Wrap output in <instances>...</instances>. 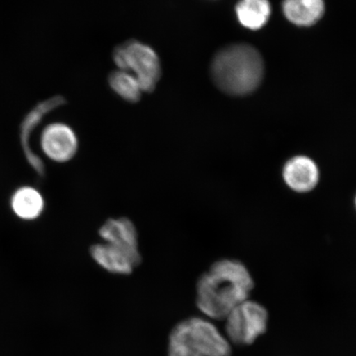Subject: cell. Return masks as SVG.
Returning a JSON list of instances; mask_svg holds the SVG:
<instances>
[{"mask_svg": "<svg viewBox=\"0 0 356 356\" xmlns=\"http://www.w3.org/2000/svg\"><path fill=\"white\" fill-rule=\"evenodd\" d=\"M253 287L252 275L241 261L221 259L199 277L195 302L207 317L225 320L236 306L249 299Z\"/></svg>", "mask_w": 356, "mask_h": 356, "instance_id": "1", "label": "cell"}, {"mask_svg": "<svg viewBox=\"0 0 356 356\" xmlns=\"http://www.w3.org/2000/svg\"><path fill=\"white\" fill-rule=\"evenodd\" d=\"M211 77L227 95H248L260 86L264 74V60L250 44L238 43L221 49L213 58Z\"/></svg>", "mask_w": 356, "mask_h": 356, "instance_id": "2", "label": "cell"}, {"mask_svg": "<svg viewBox=\"0 0 356 356\" xmlns=\"http://www.w3.org/2000/svg\"><path fill=\"white\" fill-rule=\"evenodd\" d=\"M228 338L215 325L203 318H190L172 329L168 356H230Z\"/></svg>", "mask_w": 356, "mask_h": 356, "instance_id": "3", "label": "cell"}, {"mask_svg": "<svg viewBox=\"0 0 356 356\" xmlns=\"http://www.w3.org/2000/svg\"><path fill=\"white\" fill-rule=\"evenodd\" d=\"M113 60L119 70L135 76L143 92L154 90L162 71L159 58L152 48L131 40L115 49Z\"/></svg>", "mask_w": 356, "mask_h": 356, "instance_id": "4", "label": "cell"}, {"mask_svg": "<svg viewBox=\"0 0 356 356\" xmlns=\"http://www.w3.org/2000/svg\"><path fill=\"white\" fill-rule=\"evenodd\" d=\"M225 320L229 342L238 346H249L266 332L268 312L259 302L248 299L236 306Z\"/></svg>", "mask_w": 356, "mask_h": 356, "instance_id": "5", "label": "cell"}, {"mask_svg": "<svg viewBox=\"0 0 356 356\" xmlns=\"http://www.w3.org/2000/svg\"><path fill=\"white\" fill-rule=\"evenodd\" d=\"M41 148L44 154L51 161L57 163H68L78 153V137L68 124L52 123L42 131Z\"/></svg>", "mask_w": 356, "mask_h": 356, "instance_id": "6", "label": "cell"}, {"mask_svg": "<svg viewBox=\"0 0 356 356\" xmlns=\"http://www.w3.org/2000/svg\"><path fill=\"white\" fill-rule=\"evenodd\" d=\"M102 242L122 249L141 261L139 234L134 222L127 217L111 218L99 230Z\"/></svg>", "mask_w": 356, "mask_h": 356, "instance_id": "7", "label": "cell"}, {"mask_svg": "<svg viewBox=\"0 0 356 356\" xmlns=\"http://www.w3.org/2000/svg\"><path fill=\"white\" fill-rule=\"evenodd\" d=\"M282 177L288 188L297 193L314 191L320 180V170L314 160L305 155L289 159L282 169Z\"/></svg>", "mask_w": 356, "mask_h": 356, "instance_id": "8", "label": "cell"}, {"mask_svg": "<svg viewBox=\"0 0 356 356\" xmlns=\"http://www.w3.org/2000/svg\"><path fill=\"white\" fill-rule=\"evenodd\" d=\"M65 104L63 97L55 96L46 101L40 102L35 108L26 114L21 124V140L22 149L31 165L33 167L39 175H43L44 172V163L30 148L31 135L42 121L44 115L50 113L60 106Z\"/></svg>", "mask_w": 356, "mask_h": 356, "instance_id": "9", "label": "cell"}, {"mask_svg": "<svg viewBox=\"0 0 356 356\" xmlns=\"http://www.w3.org/2000/svg\"><path fill=\"white\" fill-rule=\"evenodd\" d=\"M89 253L93 261L110 274L131 275L141 264L140 261L122 249L104 242L92 244L89 249Z\"/></svg>", "mask_w": 356, "mask_h": 356, "instance_id": "10", "label": "cell"}, {"mask_svg": "<svg viewBox=\"0 0 356 356\" xmlns=\"http://www.w3.org/2000/svg\"><path fill=\"white\" fill-rule=\"evenodd\" d=\"M11 208L19 219L30 221L42 216L44 200L40 191L32 186H22L13 193Z\"/></svg>", "mask_w": 356, "mask_h": 356, "instance_id": "11", "label": "cell"}, {"mask_svg": "<svg viewBox=\"0 0 356 356\" xmlns=\"http://www.w3.org/2000/svg\"><path fill=\"white\" fill-rule=\"evenodd\" d=\"M283 10L289 21L302 26H312L321 19L323 0H283Z\"/></svg>", "mask_w": 356, "mask_h": 356, "instance_id": "12", "label": "cell"}, {"mask_svg": "<svg viewBox=\"0 0 356 356\" xmlns=\"http://www.w3.org/2000/svg\"><path fill=\"white\" fill-rule=\"evenodd\" d=\"M270 11L269 0H240L236 7L240 24L252 30L262 28L268 21Z\"/></svg>", "mask_w": 356, "mask_h": 356, "instance_id": "13", "label": "cell"}, {"mask_svg": "<svg viewBox=\"0 0 356 356\" xmlns=\"http://www.w3.org/2000/svg\"><path fill=\"white\" fill-rule=\"evenodd\" d=\"M109 84L113 90L124 100L137 102L140 99L142 91L139 82L131 73L118 70L110 74Z\"/></svg>", "mask_w": 356, "mask_h": 356, "instance_id": "14", "label": "cell"}, {"mask_svg": "<svg viewBox=\"0 0 356 356\" xmlns=\"http://www.w3.org/2000/svg\"><path fill=\"white\" fill-rule=\"evenodd\" d=\"M355 208H356V195H355Z\"/></svg>", "mask_w": 356, "mask_h": 356, "instance_id": "15", "label": "cell"}]
</instances>
